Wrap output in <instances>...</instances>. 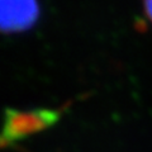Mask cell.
I'll return each mask as SVG.
<instances>
[{"mask_svg":"<svg viewBox=\"0 0 152 152\" xmlns=\"http://www.w3.org/2000/svg\"><path fill=\"white\" fill-rule=\"evenodd\" d=\"M70 104L56 108H32L5 110L0 128V151L13 147L56 126L69 110Z\"/></svg>","mask_w":152,"mask_h":152,"instance_id":"obj_1","label":"cell"},{"mask_svg":"<svg viewBox=\"0 0 152 152\" xmlns=\"http://www.w3.org/2000/svg\"><path fill=\"white\" fill-rule=\"evenodd\" d=\"M41 15L38 0H0V32L29 31Z\"/></svg>","mask_w":152,"mask_h":152,"instance_id":"obj_2","label":"cell"},{"mask_svg":"<svg viewBox=\"0 0 152 152\" xmlns=\"http://www.w3.org/2000/svg\"><path fill=\"white\" fill-rule=\"evenodd\" d=\"M143 12L147 19L152 23V0H143Z\"/></svg>","mask_w":152,"mask_h":152,"instance_id":"obj_3","label":"cell"}]
</instances>
